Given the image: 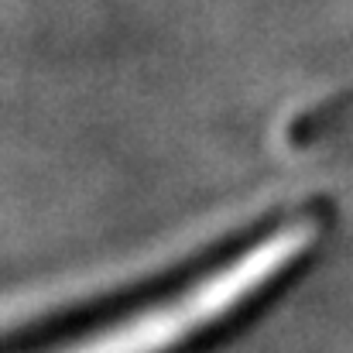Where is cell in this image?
Masks as SVG:
<instances>
[{
	"label": "cell",
	"mask_w": 353,
	"mask_h": 353,
	"mask_svg": "<svg viewBox=\"0 0 353 353\" xmlns=\"http://www.w3.org/2000/svg\"><path fill=\"white\" fill-rule=\"evenodd\" d=\"M316 243V223L292 220L243 247L220 268L206 271L175 295L144 305L141 312L120 319L114 326L90 333L55 353H168L185 340L199 336L213 323L227 319L274 278H281L309 247Z\"/></svg>",
	"instance_id": "1"
}]
</instances>
